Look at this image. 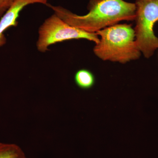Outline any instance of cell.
Instances as JSON below:
<instances>
[{
  "mask_svg": "<svg viewBox=\"0 0 158 158\" xmlns=\"http://www.w3.org/2000/svg\"><path fill=\"white\" fill-rule=\"evenodd\" d=\"M0 158H26L19 146L14 144L0 143Z\"/></svg>",
  "mask_w": 158,
  "mask_h": 158,
  "instance_id": "52a82bcc",
  "label": "cell"
},
{
  "mask_svg": "<svg viewBox=\"0 0 158 158\" xmlns=\"http://www.w3.org/2000/svg\"><path fill=\"white\" fill-rule=\"evenodd\" d=\"M14 0H0V18L11 7Z\"/></svg>",
  "mask_w": 158,
  "mask_h": 158,
  "instance_id": "ba28073f",
  "label": "cell"
},
{
  "mask_svg": "<svg viewBox=\"0 0 158 158\" xmlns=\"http://www.w3.org/2000/svg\"><path fill=\"white\" fill-rule=\"evenodd\" d=\"M47 6L62 20L88 33L98 31L117 24L122 21L135 20L136 6L124 0H89L88 12L78 15L61 6Z\"/></svg>",
  "mask_w": 158,
  "mask_h": 158,
  "instance_id": "6da1fadb",
  "label": "cell"
},
{
  "mask_svg": "<svg viewBox=\"0 0 158 158\" xmlns=\"http://www.w3.org/2000/svg\"><path fill=\"white\" fill-rule=\"evenodd\" d=\"M74 80L79 88L85 90L90 89L95 83V77L93 74L86 69L77 71L75 75Z\"/></svg>",
  "mask_w": 158,
  "mask_h": 158,
  "instance_id": "8992f818",
  "label": "cell"
},
{
  "mask_svg": "<svg viewBox=\"0 0 158 158\" xmlns=\"http://www.w3.org/2000/svg\"><path fill=\"white\" fill-rule=\"evenodd\" d=\"M39 3L47 6V0H14L11 7L3 15L0 19V47L6 43L7 39L4 33L11 27H17L18 19L21 11L26 6Z\"/></svg>",
  "mask_w": 158,
  "mask_h": 158,
  "instance_id": "5b68a950",
  "label": "cell"
},
{
  "mask_svg": "<svg viewBox=\"0 0 158 158\" xmlns=\"http://www.w3.org/2000/svg\"><path fill=\"white\" fill-rule=\"evenodd\" d=\"M96 34L99 36V41L95 44L94 52L102 60L126 63L140 58L141 52L131 25L117 24Z\"/></svg>",
  "mask_w": 158,
  "mask_h": 158,
  "instance_id": "7a4b0ae2",
  "label": "cell"
},
{
  "mask_svg": "<svg viewBox=\"0 0 158 158\" xmlns=\"http://www.w3.org/2000/svg\"><path fill=\"white\" fill-rule=\"evenodd\" d=\"M37 49L41 52L48 50L52 44L73 39H86L97 44L99 37L96 33H88L69 25L54 13L47 19L39 29Z\"/></svg>",
  "mask_w": 158,
  "mask_h": 158,
  "instance_id": "277c9868",
  "label": "cell"
},
{
  "mask_svg": "<svg viewBox=\"0 0 158 158\" xmlns=\"http://www.w3.org/2000/svg\"><path fill=\"white\" fill-rule=\"evenodd\" d=\"M136 42L144 57L152 56L158 48V38L154 32L158 22V0H136Z\"/></svg>",
  "mask_w": 158,
  "mask_h": 158,
  "instance_id": "3957f363",
  "label": "cell"
}]
</instances>
